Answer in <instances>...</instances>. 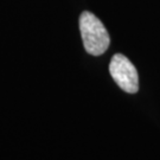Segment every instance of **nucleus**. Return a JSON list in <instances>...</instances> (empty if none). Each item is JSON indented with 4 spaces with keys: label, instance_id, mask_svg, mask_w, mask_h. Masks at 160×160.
<instances>
[{
    "label": "nucleus",
    "instance_id": "f257e3e1",
    "mask_svg": "<svg viewBox=\"0 0 160 160\" xmlns=\"http://www.w3.org/2000/svg\"><path fill=\"white\" fill-rule=\"evenodd\" d=\"M80 31L83 45L88 53L101 56L107 51L110 38L101 20L90 12H83L80 17Z\"/></svg>",
    "mask_w": 160,
    "mask_h": 160
},
{
    "label": "nucleus",
    "instance_id": "f03ea898",
    "mask_svg": "<svg viewBox=\"0 0 160 160\" xmlns=\"http://www.w3.org/2000/svg\"><path fill=\"white\" fill-rule=\"evenodd\" d=\"M109 72L123 92L135 94L139 90V76L135 67L123 55L116 53L109 64Z\"/></svg>",
    "mask_w": 160,
    "mask_h": 160
}]
</instances>
